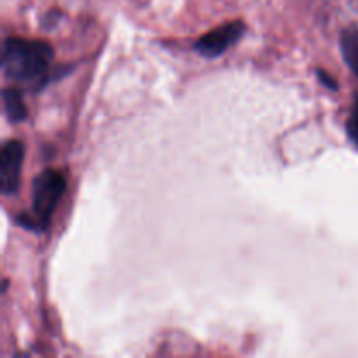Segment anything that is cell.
<instances>
[{
    "label": "cell",
    "mask_w": 358,
    "mask_h": 358,
    "mask_svg": "<svg viewBox=\"0 0 358 358\" xmlns=\"http://www.w3.org/2000/svg\"><path fill=\"white\" fill-rule=\"evenodd\" d=\"M346 129H348V136L353 143L358 147V100L353 107L352 114H350L348 124H346Z\"/></svg>",
    "instance_id": "52a82bcc"
},
{
    "label": "cell",
    "mask_w": 358,
    "mask_h": 358,
    "mask_svg": "<svg viewBox=\"0 0 358 358\" xmlns=\"http://www.w3.org/2000/svg\"><path fill=\"white\" fill-rule=\"evenodd\" d=\"M245 30H247V27H245L243 21H229V23L220 24L196 42V52H199L205 58H217V56L224 55L231 45L236 44L243 37Z\"/></svg>",
    "instance_id": "3957f363"
},
{
    "label": "cell",
    "mask_w": 358,
    "mask_h": 358,
    "mask_svg": "<svg viewBox=\"0 0 358 358\" xmlns=\"http://www.w3.org/2000/svg\"><path fill=\"white\" fill-rule=\"evenodd\" d=\"M341 55L346 65L358 77V28H348L341 35Z\"/></svg>",
    "instance_id": "8992f818"
},
{
    "label": "cell",
    "mask_w": 358,
    "mask_h": 358,
    "mask_svg": "<svg viewBox=\"0 0 358 358\" xmlns=\"http://www.w3.org/2000/svg\"><path fill=\"white\" fill-rule=\"evenodd\" d=\"M24 145L20 140H9L0 154V191L3 196L16 194L20 189Z\"/></svg>",
    "instance_id": "277c9868"
},
{
    "label": "cell",
    "mask_w": 358,
    "mask_h": 358,
    "mask_svg": "<svg viewBox=\"0 0 358 358\" xmlns=\"http://www.w3.org/2000/svg\"><path fill=\"white\" fill-rule=\"evenodd\" d=\"M317 73H318V77H320V83H324L329 90H338V83H336V80H332V77L329 76L325 70H317Z\"/></svg>",
    "instance_id": "ba28073f"
},
{
    "label": "cell",
    "mask_w": 358,
    "mask_h": 358,
    "mask_svg": "<svg viewBox=\"0 0 358 358\" xmlns=\"http://www.w3.org/2000/svg\"><path fill=\"white\" fill-rule=\"evenodd\" d=\"M52 48L44 41L7 37L3 41L2 70L7 79L31 90H41L49 77Z\"/></svg>",
    "instance_id": "6da1fadb"
},
{
    "label": "cell",
    "mask_w": 358,
    "mask_h": 358,
    "mask_svg": "<svg viewBox=\"0 0 358 358\" xmlns=\"http://www.w3.org/2000/svg\"><path fill=\"white\" fill-rule=\"evenodd\" d=\"M65 191L66 180L62 171L44 170L38 173L31 184V210L27 213H20L16 222L24 229L35 231V233L45 231Z\"/></svg>",
    "instance_id": "7a4b0ae2"
},
{
    "label": "cell",
    "mask_w": 358,
    "mask_h": 358,
    "mask_svg": "<svg viewBox=\"0 0 358 358\" xmlns=\"http://www.w3.org/2000/svg\"><path fill=\"white\" fill-rule=\"evenodd\" d=\"M3 112L10 122H21L27 119V105H24L23 94L16 87H6L2 93Z\"/></svg>",
    "instance_id": "5b68a950"
}]
</instances>
